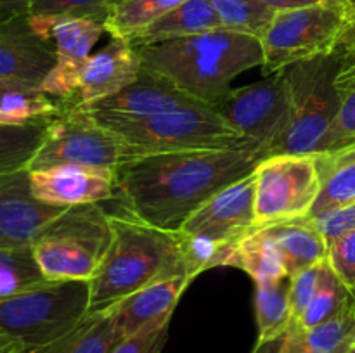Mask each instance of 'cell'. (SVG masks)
I'll use <instances>...</instances> for the list:
<instances>
[{
  "mask_svg": "<svg viewBox=\"0 0 355 353\" xmlns=\"http://www.w3.org/2000/svg\"><path fill=\"white\" fill-rule=\"evenodd\" d=\"M118 0H37L30 16L38 17H85L104 23Z\"/></svg>",
  "mask_w": 355,
  "mask_h": 353,
  "instance_id": "34",
  "label": "cell"
},
{
  "mask_svg": "<svg viewBox=\"0 0 355 353\" xmlns=\"http://www.w3.org/2000/svg\"><path fill=\"white\" fill-rule=\"evenodd\" d=\"M182 2L186 0H121L107 17L106 33H110V37L130 40L134 35L146 30Z\"/></svg>",
  "mask_w": 355,
  "mask_h": 353,
  "instance_id": "29",
  "label": "cell"
},
{
  "mask_svg": "<svg viewBox=\"0 0 355 353\" xmlns=\"http://www.w3.org/2000/svg\"><path fill=\"white\" fill-rule=\"evenodd\" d=\"M277 353H314L307 346L304 339V329L298 324H293L290 327V331L286 332L283 339H281V345Z\"/></svg>",
  "mask_w": 355,
  "mask_h": 353,
  "instance_id": "39",
  "label": "cell"
},
{
  "mask_svg": "<svg viewBox=\"0 0 355 353\" xmlns=\"http://www.w3.org/2000/svg\"><path fill=\"white\" fill-rule=\"evenodd\" d=\"M201 104L203 102L184 92L168 78L142 66L137 78L120 92L80 107L114 116H151Z\"/></svg>",
  "mask_w": 355,
  "mask_h": 353,
  "instance_id": "17",
  "label": "cell"
},
{
  "mask_svg": "<svg viewBox=\"0 0 355 353\" xmlns=\"http://www.w3.org/2000/svg\"><path fill=\"white\" fill-rule=\"evenodd\" d=\"M62 104L42 90L0 78V125H24L51 120Z\"/></svg>",
  "mask_w": 355,
  "mask_h": 353,
  "instance_id": "27",
  "label": "cell"
},
{
  "mask_svg": "<svg viewBox=\"0 0 355 353\" xmlns=\"http://www.w3.org/2000/svg\"><path fill=\"white\" fill-rule=\"evenodd\" d=\"M255 227V176L253 173L229 183L208 197L180 225L182 234L218 242H232Z\"/></svg>",
  "mask_w": 355,
  "mask_h": 353,
  "instance_id": "14",
  "label": "cell"
},
{
  "mask_svg": "<svg viewBox=\"0 0 355 353\" xmlns=\"http://www.w3.org/2000/svg\"><path fill=\"white\" fill-rule=\"evenodd\" d=\"M87 113L120 141L123 161L137 156L163 152L257 145L231 127L214 106L207 104L151 116H114L92 111Z\"/></svg>",
  "mask_w": 355,
  "mask_h": 353,
  "instance_id": "4",
  "label": "cell"
},
{
  "mask_svg": "<svg viewBox=\"0 0 355 353\" xmlns=\"http://www.w3.org/2000/svg\"><path fill=\"white\" fill-rule=\"evenodd\" d=\"M141 69L142 59L137 47L127 38L111 37L106 47L87 59L71 106H87L120 92L137 78Z\"/></svg>",
  "mask_w": 355,
  "mask_h": 353,
  "instance_id": "18",
  "label": "cell"
},
{
  "mask_svg": "<svg viewBox=\"0 0 355 353\" xmlns=\"http://www.w3.org/2000/svg\"><path fill=\"white\" fill-rule=\"evenodd\" d=\"M222 28L210 0H186L130 38L135 47L163 44Z\"/></svg>",
  "mask_w": 355,
  "mask_h": 353,
  "instance_id": "22",
  "label": "cell"
},
{
  "mask_svg": "<svg viewBox=\"0 0 355 353\" xmlns=\"http://www.w3.org/2000/svg\"><path fill=\"white\" fill-rule=\"evenodd\" d=\"M304 339L314 353H347L355 346V300L315 327L304 331Z\"/></svg>",
  "mask_w": 355,
  "mask_h": 353,
  "instance_id": "31",
  "label": "cell"
},
{
  "mask_svg": "<svg viewBox=\"0 0 355 353\" xmlns=\"http://www.w3.org/2000/svg\"><path fill=\"white\" fill-rule=\"evenodd\" d=\"M64 210L35 197L30 170L0 173V248H30Z\"/></svg>",
  "mask_w": 355,
  "mask_h": 353,
  "instance_id": "13",
  "label": "cell"
},
{
  "mask_svg": "<svg viewBox=\"0 0 355 353\" xmlns=\"http://www.w3.org/2000/svg\"><path fill=\"white\" fill-rule=\"evenodd\" d=\"M31 28L52 45L55 64L40 90L64 106L75 102L78 82L94 45L106 33L104 23L85 17L30 16Z\"/></svg>",
  "mask_w": 355,
  "mask_h": 353,
  "instance_id": "11",
  "label": "cell"
},
{
  "mask_svg": "<svg viewBox=\"0 0 355 353\" xmlns=\"http://www.w3.org/2000/svg\"><path fill=\"white\" fill-rule=\"evenodd\" d=\"M312 220H314L322 237L329 244V242L342 237V235L355 232V203L347 204V206L333 208V210L326 211V213L318 215Z\"/></svg>",
  "mask_w": 355,
  "mask_h": 353,
  "instance_id": "37",
  "label": "cell"
},
{
  "mask_svg": "<svg viewBox=\"0 0 355 353\" xmlns=\"http://www.w3.org/2000/svg\"><path fill=\"white\" fill-rule=\"evenodd\" d=\"M259 2L266 3L270 9L274 10H288V9H297V7H305L312 6V3L324 2V0H259Z\"/></svg>",
  "mask_w": 355,
  "mask_h": 353,
  "instance_id": "41",
  "label": "cell"
},
{
  "mask_svg": "<svg viewBox=\"0 0 355 353\" xmlns=\"http://www.w3.org/2000/svg\"><path fill=\"white\" fill-rule=\"evenodd\" d=\"M263 228L276 242L290 277L326 262L328 242L311 217L295 218Z\"/></svg>",
  "mask_w": 355,
  "mask_h": 353,
  "instance_id": "21",
  "label": "cell"
},
{
  "mask_svg": "<svg viewBox=\"0 0 355 353\" xmlns=\"http://www.w3.org/2000/svg\"><path fill=\"white\" fill-rule=\"evenodd\" d=\"M166 339H168V325L148 329L130 338L121 339L111 353H163Z\"/></svg>",
  "mask_w": 355,
  "mask_h": 353,
  "instance_id": "38",
  "label": "cell"
},
{
  "mask_svg": "<svg viewBox=\"0 0 355 353\" xmlns=\"http://www.w3.org/2000/svg\"><path fill=\"white\" fill-rule=\"evenodd\" d=\"M326 262L343 286L355 296V232L329 242Z\"/></svg>",
  "mask_w": 355,
  "mask_h": 353,
  "instance_id": "35",
  "label": "cell"
},
{
  "mask_svg": "<svg viewBox=\"0 0 355 353\" xmlns=\"http://www.w3.org/2000/svg\"><path fill=\"white\" fill-rule=\"evenodd\" d=\"M26 352L24 346L21 343H17L16 339L9 338L6 334H0V353H23Z\"/></svg>",
  "mask_w": 355,
  "mask_h": 353,
  "instance_id": "42",
  "label": "cell"
},
{
  "mask_svg": "<svg viewBox=\"0 0 355 353\" xmlns=\"http://www.w3.org/2000/svg\"><path fill=\"white\" fill-rule=\"evenodd\" d=\"M355 300V296L342 284V280L335 275L328 262L322 265L321 282H319L315 296L312 298L311 305L302 315L300 320L297 322L304 331L315 327L322 324L324 320L331 318L333 315L338 314L342 308H345L350 301Z\"/></svg>",
  "mask_w": 355,
  "mask_h": 353,
  "instance_id": "32",
  "label": "cell"
},
{
  "mask_svg": "<svg viewBox=\"0 0 355 353\" xmlns=\"http://www.w3.org/2000/svg\"><path fill=\"white\" fill-rule=\"evenodd\" d=\"M191 282L193 279L187 275L165 277L116 303L120 338H130L148 329L168 325L180 296Z\"/></svg>",
  "mask_w": 355,
  "mask_h": 353,
  "instance_id": "19",
  "label": "cell"
},
{
  "mask_svg": "<svg viewBox=\"0 0 355 353\" xmlns=\"http://www.w3.org/2000/svg\"><path fill=\"white\" fill-rule=\"evenodd\" d=\"M324 2H329V3H338V6H342V0H324Z\"/></svg>",
  "mask_w": 355,
  "mask_h": 353,
  "instance_id": "45",
  "label": "cell"
},
{
  "mask_svg": "<svg viewBox=\"0 0 355 353\" xmlns=\"http://www.w3.org/2000/svg\"><path fill=\"white\" fill-rule=\"evenodd\" d=\"M54 64V48L31 28L30 14L0 21V78L40 90Z\"/></svg>",
  "mask_w": 355,
  "mask_h": 353,
  "instance_id": "15",
  "label": "cell"
},
{
  "mask_svg": "<svg viewBox=\"0 0 355 353\" xmlns=\"http://www.w3.org/2000/svg\"><path fill=\"white\" fill-rule=\"evenodd\" d=\"M110 224L113 239L89 280L90 311L113 307L165 277L187 275L179 230L155 227L128 213L110 215Z\"/></svg>",
  "mask_w": 355,
  "mask_h": 353,
  "instance_id": "3",
  "label": "cell"
},
{
  "mask_svg": "<svg viewBox=\"0 0 355 353\" xmlns=\"http://www.w3.org/2000/svg\"><path fill=\"white\" fill-rule=\"evenodd\" d=\"M47 280L30 248H0V300Z\"/></svg>",
  "mask_w": 355,
  "mask_h": 353,
  "instance_id": "33",
  "label": "cell"
},
{
  "mask_svg": "<svg viewBox=\"0 0 355 353\" xmlns=\"http://www.w3.org/2000/svg\"><path fill=\"white\" fill-rule=\"evenodd\" d=\"M347 353H355V346H354V348H350L349 352H347Z\"/></svg>",
  "mask_w": 355,
  "mask_h": 353,
  "instance_id": "46",
  "label": "cell"
},
{
  "mask_svg": "<svg viewBox=\"0 0 355 353\" xmlns=\"http://www.w3.org/2000/svg\"><path fill=\"white\" fill-rule=\"evenodd\" d=\"M49 120L24 125H0V173L28 170L44 142Z\"/></svg>",
  "mask_w": 355,
  "mask_h": 353,
  "instance_id": "28",
  "label": "cell"
},
{
  "mask_svg": "<svg viewBox=\"0 0 355 353\" xmlns=\"http://www.w3.org/2000/svg\"><path fill=\"white\" fill-rule=\"evenodd\" d=\"M120 341L116 305H113L104 310L89 311L64 336L28 353H111Z\"/></svg>",
  "mask_w": 355,
  "mask_h": 353,
  "instance_id": "23",
  "label": "cell"
},
{
  "mask_svg": "<svg viewBox=\"0 0 355 353\" xmlns=\"http://www.w3.org/2000/svg\"><path fill=\"white\" fill-rule=\"evenodd\" d=\"M342 9L347 24L355 23V0H342Z\"/></svg>",
  "mask_w": 355,
  "mask_h": 353,
  "instance_id": "44",
  "label": "cell"
},
{
  "mask_svg": "<svg viewBox=\"0 0 355 353\" xmlns=\"http://www.w3.org/2000/svg\"><path fill=\"white\" fill-rule=\"evenodd\" d=\"M253 176L255 227L309 217L322 185L318 154L267 156Z\"/></svg>",
  "mask_w": 355,
  "mask_h": 353,
  "instance_id": "9",
  "label": "cell"
},
{
  "mask_svg": "<svg viewBox=\"0 0 355 353\" xmlns=\"http://www.w3.org/2000/svg\"><path fill=\"white\" fill-rule=\"evenodd\" d=\"M113 239L110 215L99 204L69 206L33 242L35 262L47 280H90Z\"/></svg>",
  "mask_w": 355,
  "mask_h": 353,
  "instance_id": "6",
  "label": "cell"
},
{
  "mask_svg": "<svg viewBox=\"0 0 355 353\" xmlns=\"http://www.w3.org/2000/svg\"><path fill=\"white\" fill-rule=\"evenodd\" d=\"M318 158L322 185L309 215L311 218L355 203V147L336 154H318Z\"/></svg>",
  "mask_w": 355,
  "mask_h": 353,
  "instance_id": "26",
  "label": "cell"
},
{
  "mask_svg": "<svg viewBox=\"0 0 355 353\" xmlns=\"http://www.w3.org/2000/svg\"><path fill=\"white\" fill-rule=\"evenodd\" d=\"M35 197L58 206L97 204L116 196V173L82 165L30 170Z\"/></svg>",
  "mask_w": 355,
  "mask_h": 353,
  "instance_id": "16",
  "label": "cell"
},
{
  "mask_svg": "<svg viewBox=\"0 0 355 353\" xmlns=\"http://www.w3.org/2000/svg\"><path fill=\"white\" fill-rule=\"evenodd\" d=\"M218 266L243 270L252 277L255 286L290 277L276 242L263 227H253L236 241L227 242L222 249Z\"/></svg>",
  "mask_w": 355,
  "mask_h": 353,
  "instance_id": "20",
  "label": "cell"
},
{
  "mask_svg": "<svg viewBox=\"0 0 355 353\" xmlns=\"http://www.w3.org/2000/svg\"><path fill=\"white\" fill-rule=\"evenodd\" d=\"M322 265H324V262L291 277L290 301L291 311H293V324H297L300 320L302 315L305 314V310L311 305L312 298L315 296V291H318L319 282H321Z\"/></svg>",
  "mask_w": 355,
  "mask_h": 353,
  "instance_id": "36",
  "label": "cell"
},
{
  "mask_svg": "<svg viewBox=\"0 0 355 353\" xmlns=\"http://www.w3.org/2000/svg\"><path fill=\"white\" fill-rule=\"evenodd\" d=\"M345 24L338 3L319 2L279 10L260 38L263 73L274 75L297 62L331 54Z\"/></svg>",
  "mask_w": 355,
  "mask_h": 353,
  "instance_id": "8",
  "label": "cell"
},
{
  "mask_svg": "<svg viewBox=\"0 0 355 353\" xmlns=\"http://www.w3.org/2000/svg\"><path fill=\"white\" fill-rule=\"evenodd\" d=\"M290 287L291 277L255 286V318L259 329L257 348L281 341L293 325Z\"/></svg>",
  "mask_w": 355,
  "mask_h": 353,
  "instance_id": "25",
  "label": "cell"
},
{
  "mask_svg": "<svg viewBox=\"0 0 355 353\" xmlns=\"http://www.w3.org/2000/svg\"><path fill=\"white\" fill-rule=\"evenodd\" d=\"M336 69V52L297 62L284 69L290 93V118L286 130L270 149L269 156L319 154L338 114Z\"/></svg>",
  "mask_w": 355,
  "mask_h": 353,
  "instance_id": "7",
  "label": "cell"
},
{
  "mask_svg": "<svg viewBox=\"0 0 355 353\" xmlns=\"http://www.w3.org/2000/svg\"><path fill=\"white\" fill-rule=\"evenodd\" d=\"M263 158L257 145L137 156L121 161L116 197L132 217L179 230L208 197L253 173Z\"/></svg>",
  "mask_w": 355,
  "mask_h": 353,
  "instance_id": "1",
  "label": "cell"
},
{
  "mask_svg": "<svg viewBox=\"0 0 355 353\" xmlns=\"http://www.w3.org/2000/svg\"><path fill=\"white\" fill-rule=\"evenodd\" d=\"M142 66L175 83L200 102L217 107L232 80L263 64L260 40L217 28L193 37L137 47Z\"/></svg>",
  "mask_w": 355,
  "mask_h": 353,
  "instance_id": "2",
  "label": "cell"
},
{
  "mask_svg": "<svg viewBox=\"0 0 355 353\" xmlns=\"http://www.w3.org/2000/svg\"><path fill=\"white\" fill-rule=\"evenodd\" d=\"M89 311V280H44L0 300V334L33 352L71 331Z\"/></svg>",
  "mask_w": 355,
  "mask_h": 353,
  "instance_id": "5",
  "label": "cell"
},
{
  "mask_svg": "<svg viewBox=\"0 0 355 353\" xmlns=\"http://www.w3.org/2000/svg\"><path fill=\"white\" fill-rule=\"evenodd\" d=\"M222 28L262 38L277 10L259 0H210Z\"/></svg>",
  "mask_w": 355,
  "mask_h": 353,
  "instance_id": "30",
  "label": "cell"
},
{
  "mask_svg": "<svg viewBox=\"0 0 355 353\" xmlns=\"http://www.w3.org/2000/svg\"><path fill=\"white\" fill-rule=\"evenodd\" d=\"M336 45H355V23L345 24Z\"/></svg>",
  "mask_w": 355,
  "mask_h": 353,
  "instance_id": "43",
  "label": "cell"
},
{
  "mask_svg": "<svg viewBox=\"0 0 355 353\" xmlns=\"http://www.w3.org/2000/svg\"><path fill=\"white\" fill-rule=\"evenodd\" d=\"M215 109L231 127L259 145L266 158L284 134L290 118V93L284 71L252 85L232 89Z\"/></svg>",
  "mask_w": 355,
  "mask_h": 353,
  "instance_id": "12",
  "label": "cell"
},
{
  "mask_svg": "<svg viewBox=\"0 0 355 353\" xmlns=\"http://www.w3.org/2000/svg\"><path fill=\"white\" fill-rule=\"evenodd\" d=\"M121 2V0H118V3H120Z\"/></svg>",
  "mask_w": 355,
  "mask_h": 353,
  "instance_id": "47",
  "label": "cell"
},
{
  "mask_svg": "<svg viewBox=\"0 0 355 353\" xmlns=\"http://www.w3.org/2000/svg\"><path fill=\"white\" fill-rule=\"evenodd\" d=\"M123 161L120 141L80 106L62 104L49 120L44 142L28 170L82 165L116 173Z\"/></svg>",
  "mask_w": 355,
  "mask_h": 353,
  "instance_id": "10",
  "label": "cell"
},
{
  "mask_svg": "<svg viewBox=\"0 0 355 353\" xmlns=\"http://www.w3.org/2000/svg\"><path fill=\"white\" fill-rule=\"evenodd\" d=\"M37 0H0V21L30 12Z\"/></svg>",
  "mask_w": 355,
  "mask_h": 353,
  "instance_id": "40",
  "label": "cell"
},
{
  "mask_svg": "<svg viewBox=\"0 0 355 353\" xmlns=\"http://www.w3.org/2000/svg\"><path fill=\"white\" fill-rule=\"evenodd\" d=\"M338 69L335 76L340 107L319 154H336L355 147V45H336Z\"/></svg>",
  "mask_w": 355,
  "mask_h": 353,
  "instance_id": "24",
  "label": "cell"
},
{
  "mask_svg": "<svg viewBox=\"0 0 355 353\" xmlns=\"http://www.w3.org/2000/svg\"><path fill=\"white\" fill-rule=\"evenodd\" d=\"M23 353H26V352H23Z\"/></svg>",
  "mask_w": 355,
  "mask_h": 353,
  "instance_id": "48",
  "label": "cell"
}]
</instances>
